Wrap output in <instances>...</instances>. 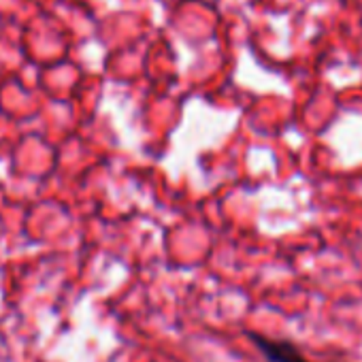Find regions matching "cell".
Listing matches in <instances>:
<instances>
[{
  "mask_svg": "<svg viewBox=\"0 0 362 362\" xmlns=\"http://www.w3.org/2000/svg\"><path fill=\"white\" fill-rule=\"evenodd\" d=\"M247 337L254 341V345L262 351V356L269 362H309L303 351L290 343V341H279V339H269L258 332H247Z\"/></svg>",
  "mask_w": 362,
  "mask_h": 362,
  "instance_id": "cell-1",
  "label": "cell"
}]
</instances>
